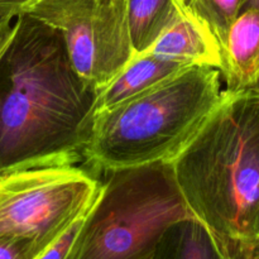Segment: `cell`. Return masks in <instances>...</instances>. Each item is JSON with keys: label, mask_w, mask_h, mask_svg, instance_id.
<instances>
[{"label": "cell", "mask_w": 259, "mask_h": 259, "mask_svg": "<svg viewBox=\"0 0 259 259\" xmlns=\"http://www.w3.org/2000/svg\"><path fill=\"white\" fill-rule=\"evenodd\" d=\"M98 93L75 71L58 30L18 15L0 53V176L83 161Z\"/></svg>", "instance_id": "cell-1"}, {"label": "cell", "mask_w": 259, "mask_h": 259, "mask_svg": "<svg viewBox=\"0 0 259 259\" xmlns=\"http://www.w3.org/2000/svg\"><path fill=\"white\" fill-rule=\"evenodd\" d=\"M171 166L186 206L232 258L258 259L259 90H223Z\"/></svg>", "instance_id": "cell-2"}, {"label": "cell", "mask_w": 259, "mask_h": 259, "mask_svg": "<svg viewBox=\"0 0 259 259\" xmlns=\"http://www.w3.org/2000/svg\"><path fill=\"white\" fill-rule=\"evenodd\" d=\"M218 68L191 65L95 113L83 161L95 172L171 162L222 100Z\"/></svg>", "instance_id": "cell-3"}, {"label": "cell", "mask_w": 259, "mask_h": 259, "mask_svg": "<svg viewBox=\"0 0 259 259\" xmlns=\"http://www.w3.org/2000/svg\"><path fill=\"white\" fill-rule=\"evenodd\" d=\"M101 174L100 190L83 217L72 259H153L164 230L194 217L171 162Z\"/></svg>", "instance_id": "cell-4"}, {"label": "cell", "mask_w": 259, "mask_h": 259, "mask_svg": "<svg viewBox=\"0 0 259 259\" xmlns=\"http://www.w3.org/2000/svg\"><path fill=\"white\" fill-rule=\"evenodd\" d=\"M100 180L75 166L14 171L0 176V239L47 249L95 200Z\"/></svg>", "instance_id": "cell-5"}, {"label": "cell", "mask_w": 259, "mask_h": 259, "mask_svg": "<svg viewBox=\"0 0 259 259\" xmlns=\"http://www.w3.org/2000/svg\"><path fill=\"white\" fill-rule=\"evenodd\" d=\"M24 13L60 32L75 71L98 91L136 56L126 0H35Z\"/></svg>", "instance_id": "cell-6"}, {"label": "cell", "mask_w": 259, "mask_h": 259, "mask_svg": "<svg viewBox=\"0 0 259 259\" xmlns=\"http://www.w3.org/2000/svg\"><path fill=\"white\" fill-rule=\"evenodd\" d=\"M171 20L146 52L163 56L189 65L211 66L222 71V50L206 27L186 9L181 0H174Z\"/></svg>", "instance_id": "cell-7"}, {"label": "cell", "mask_w": 259, "mask_h": 259, "mask_svg": "<svg viewBox=\"0 0 259 259\" xmlns=\"http://www.w3.org/2000/svg\"><path fill=\"white\" fill-rule=\"evenodd\" d=\"M259 60V5L245 0L230 27L220 71L225 91L238 93L254 86Z\"/></svg>", "instance_id": "cell-8"}, {"label": "cell", "mask_w": 259, "mask_h": 259, "mask_svg": "<svg viewBox=\"0 0 259 259\" xmlns=\"http://www.w3.org/2000/svg\"><path fill=\"white\" fill-rule=\"evenodd\" d=\"M189 66L191 65L151 52L134 56L133 60L99 91L95 113L123 103Z\"/></svg>", "instance_id": "cell-9"}, {"label": "cell", "mask_w": 259, "mask_h": 259, "mask_svg": "<svg viewBox=\"0 0 259 259\" xmlns=\"http://www.w3.org/2000/svg\"><path fill=\"white\" fill-rule=\"evenodd\" d=\"M153 259H233L223 243L195 217L172 223L162 234Z\"/></svg>", "instance_id": "cell-10"}, {"label": "cell", "mask_w": 259, "mask_h": 259, "mask_svg": "<svg viewBox=\"0 0 259 259\" xmlns=\"http://www.w3.org/2000/svg\"><path fill=\"white\" fill-rule=\"evenodd\" d=\"M174 12V0H126L129 32L136 56L153 45Z\"/></svg>", "instance_id": "cell-11"}, {"label": "cell", "mask_w": 259, "mask_h": 259, "mask_svg": "<svg viewBox=\"0 0 259 259\" xmlns=\"http://www.w3.org/2000/svg\"><path fill=\"white\" fill-rule=\"evenodd\" d=\"M186 9L209 29L224 52L228 33L245 0H181Z\"/></svg>", "instance_id": "cell-12"}, {"label": "cell", "mask_w": 259, "mask_h": 259, "mask_svg": "<svg viewBox=\"0 0 259 259\" xmlns=\"http://www.w3.org/2000/svg\"><path fill=\"white\" fill-rule=\"evenodd\" d=\"M86 214V212H85ZM76 219L62 234L60 238L55 240L46 250H43L37 258L34 259H72L73 249H75V242L77 233L80 230L81 224H82L83 217Z\"/></svg>", "instance_id": "cell-13"}, {"label": "cell", "mask_w": 259, "mask_h": 259, "mask_svg": "<svg viewBox=\"0 0 259 259\" xmlns=\"http://www.w3.org/2000/svg\"><path fill=\"white\" fill-rule=\"evenodd\" d=\"M40 250L28 240L0 239V259H34Z\"/></svg>", "instance_id": "cell-14"}, {"label": "cell", "mask_w": 259, "mask_h": 259, "mask_svg": "<svg viewBox=\"0 0 259 259\" xmlns=\"http://www.w3.org/2000/svg\"><path fill=\"white\" fill-rule=\"evenodd\" d=\"M35 0H0V17L17 18Z\"/></svg>", "instance_id": "cell-15"}, {"label": "cell", "mask_w": 259, "mask_h": 259, "mask_svg": "<svg viewBox=\"0 0 259 259\" xmlns=\"http://www.w3.org/2000/svg\"><path fill=\"white\" fill-rule=\"evenodd\" d=\"M14 19L12 17H0V53L12 35Z\"/></svg>", "instance_id": "cell-16"}, {"label": "cell", "mask_w": 259, "mask_h": 259, "mask_svg": "<svg viewBox=\"0 0 259 259\" xmlns=\"http://www.w3.org/2000/svg\"><path fill=\"white\" fill-rule=\"evenodd\" d=\"M254 2L259 5V0H254ZM253 89H255V90H259V60H258L257 73H255V80H254V86H253Z\"/></svg>", "instance_id": "cell-17"}, {"label": "cell", "mask_w": 259, "mask_h": 259, "mask_svg": "<svg viewBox=\"0 0 259 259\" xmlns=\"http://www.w3.org/2000/svg\"><path fill=\"white\" fill-rule=\"evenodd\" d=\"M258 259H259V258H258Z\"/></svg>", "instance_id": "cell-18"}]
</instances>
